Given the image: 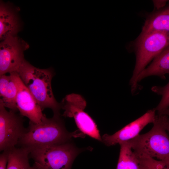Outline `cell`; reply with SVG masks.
<instances>
[{"instance_id": "cell-12", "label": "cell", "mask_w": 169, "mask_h": 169, "mask_svg": "<svg viewBox=\"0 0 169 169\" xmlns=\"http://www.w3.org/2000/svg\"><path fill=\"white\" fill-rule=\"evenodd\" d=\"M16 72L0 75V101L6 108L16 112L18 110L16 99L18 86L16 79Z\"/></svg>"}, {"instance_id": "cell-4", "label": "cell", "mask_w": 169, "mask_h": 169, "mask_svg": "<svg viewBox=\"0 0 169 169\" xmlns=\"http://www.w3.org/2000/svg\"><path fill=\"white\" fill-rule=\"evenodd\" d=\"M169 44V33L155 31L141 32L135 43L136 59L132 76L130 80L131 92L138 87L136 79L148 64Z\"/></svg>"}, {"instance_id": "cell-18", "label": "cell", "mask_w": 169, "mask_h": 169, "mask_svg": "<svg viewBox=\"0 0 169 169\" xmlns=\"http://www.w3.org/2000/svg\"><path fill=\"white\" fill-rule=\"evenodd\" d=\"M145 169H169V163L152 158H139Z\"/></svg>"}, {"instance_id": "cell-22", "label": "cell", "mask_w": 169, "mask_h": 169, "mask_svg": "<svg viewBox=\"0 0 169 169\" xmlns=\"http://www.w3.org/2000/svg\"><path fill=\"white\" fill-rule=\"evenodd\" d=\"M161 114H164L169 116V108L163 112Z\"/></svg>"}, {"instance_id": "cell-13", "label": "cell", "mask_w": 169, "mask_h": 169, "mask_svg": "<svg viewBox=\"0 0 169 169\" xmlns=\"http://www.w3.org/2000/svg\"><path fill=\"white\" fill-rule=\"evenodd\" d=\"M169 74V44L153 60L152 62L139 75L136 83L149 76L155 75L163 77Z\"/></svg>"}, {"instance_id": "cell-20", "label": "cell", "mask_w": 169, "mask_h": 169, "mask_svg": "<svg viewBox=\"0 0 169 169\" xmlns=\"http://www.w3.org/2000/svg\"><path fill=\"white\" fill-rule=\"evenodd\" d=\"M168 1L166 0H153L152 2L156 10H158L164 8Z\"/></svg>"}, {"instance_id": "cell-11", "label": "cell", "mask_w": 169, "mask_h": 169, "mask_svg": "<svg viewBox=\"0 0 169 169\" xmlns=\"http://www.w3.org/2000/svg\"><path fill=\"white\" fill-rule=\"evenodd\" d=\"M20 24L16 8L9 4L1 2L0 5V38L3 40L17 36Z\"/></svg>"}, {"instance_id": "cell-21", "label": "cell", "mask_w": 169, "mask_h": 169, "mask_svg": "<svg viewBox=\"0 0 169 169\" xmlns=\"http://www.w3.org/2000/svg\"><path fill=\"white\" fill-rule=\"evenodd\" d=\"M166 130L169 133V116L167 115V118L166 124Z\"/></svg>"}, {"instance_id": "cell-10", "label": "cell", "mask_w": 169, "mask_h": 169, "mask_svg": "<svg viewBox=\"0 0 169 169\" xmlns=\"http://www.w3.org/2000/svg\"><path fill=\"white\" fill-rule=\"evenodd\" d=\"M16 77L18 86L16 104L20 115L27 117L30 121L34 123H40L45 115L42 113L40 106L21 80L18 73Z\"/></svg>"}, {"instance_id": "cell-2", "label": "cell", "mask_w": 169, "mask_h": 169, "mask_svg": "<svg viewBox=\"0 0 169 169\" xmlns=\"http://www.w3.org/2000/svg\"><path fill=\"white\" fill-rule=\"evenodd\" d=\"M18 73L42 110L49 108L54 115H60L61 104L56 100L52 88L54 74L51 69L36 68L25 60Z\"/></svg>"}, {"instance_id": "cell-3", "label": "cell", "mask_w": 169, "mask_h": 169, "mask_svg": "<svg viewBox=\"0 0 169 169\" xmlns=\"http://www.w3.org/2000/svg\"><path fill=\"white\" fill-rule=\"evenodd\" d=\"M167 118L164 114L156 115L149 131L128 141L138 158H156L169 163V137L166 128Z\"/></svg>"}, {"instance_id": "cell-14", "label": "cell", "mask_w": 169, "mask_h": 169, "mask_svg": "<svg viewBox=\"0 0 169 169\" xmlns=\"http://www.w3.org/2000/svg\"><path fill=\"white\" fill-rule=\"evenodd\" d=\"M155 31L169 33V5L152 13L146 18L141 32Z\"/></svg>"}, {"instance_id": "cell-9", "label": "cell", "mask_w": 169, "mask_h": 169, "mask_svg": "<svg viewBox=\"0 0 169 169\" xmlns=\"http://www.w3.org/2000/svg\"><path fill=\"white\" fill-rule=\"evenodd\" d=\"M156 112L155 109L149 110L114 134L112 135L105 134L101 137V141L110 146L135 138L146 126L154 122L156 116Z\"/></svg>"}, {"instance_id": "cell-8", "label": "cell", "mask_w": 169, "mask_h": 169, "mask_svg": "<svg viewBox=\"0 0 169 169\" xmlns=\"http://www.w3.org/2000/svg\"><path fill=\"white\" fill-rule=\"evenodd\" d=\"M29 47L26 42L17 36L3 40L0 44V75L18 73L25 60L24 51Z\"/></svg>"}, {"instance_id": "cell-19", "label": "cell", "mask_w": 169, "mask_h": 169, "mask_svg": "<svg viewBox=\"0 0 169 169\" xmlns=\"http://www.w3.org/2000/svg\"><path fill=\"white\" fill-rule=\"evenodd\" d=\"M9 150L4 151L0 155V169H7Z\"/></svg>"}, {"instance_id": "cell-1", "label": "cell", "mask_w": 169, "mask_h": 169, "mask_svg": "<svg viewBox=\"0 0 169 169\" xmlns=\"http://www.w3.org/2000/svg\"><path fill=\"white\" fill-rule=\"evenodd\" d=\"M85 136L79 130L68 131L60 115H54L49 118L45 116L39 123L29 121L26 131L18 145L29 150L64 144L71 141L73 138H83Z\"/></svg>"}, {"instance_id": "cell-15", "label": "cell", "mask_w": 169, "mask_h": 169, "mask_svg": "<svg viewBox=\"0 0 169 169\" xmlns=\"http://www.w3.org/2000/svg\"><path fill=\"white\" fill-rule=\"evenodd\" d=\"M119 144L120 150L116 169H145L133 152L128 141Z\"/></svg>"}, {"instance_id": "cell-16", "label": "cell", "mask_w": 169, "mask_h": 169, "mask_svg": "<svg viewBox=\"0 0 169 169\" xmlns=\"http://www.w3.org/2000/svg\"><path fill=\"white\" fill-rule=\"evenodd\" d=\"M29 154L28 148L21 147L9 150L7 169H34L29 162Z\"/></svg>"}, {"instance_id": "cell-6", "label": "cell", "mask_w": 169, "mask_h": 169, "mask_svg": "<svg viewBox=\"0 0 169 169\" xmlns=\"http://www.w3.org/2000/svg\"><path fill=\"white\" fill-rule=\"evenodd\" d=\"M61 104V108L64 110L63 116L73 118L81 132L94 139L102 141L95 122L84 111L87 103L83 97L75 93L69 94L63 100Z\"/></svg>"}, {"instance_id": "cell-5", "label": "cell", "mask_w": 169, "mask_h": 169, "mask_svg": "<svg viewBox=\"0 0 169 169\" xmlns=\"http://www.w3.org/2000/svg\"><path fill=\"white\" fill-rule=\"evenodd\" d=\"M29 150L34 169H71L74 159L84 149L70 141Z\"/></svg>"}, {"instance_id": "cell-7", "label": "cell", "mask_w": 169, "mask_h": 169, "mask_svg": "<svg viewBox=\"0 0 169 169\" xmlns=\"http://www.w3.org/2000/svg\"><path fill=\"white\" fill-rule=\"evenodd\" d=\"M21 115L10 110L7 111L0 101V151L9 150L18 145L25 133Z\"/></svg>"}, {"instance_id": "cell-17", "label": "cell", "mask_w": 169, "mask_h": 169, "mask_svg": "<svg viewBox=\"0 0 169 169\" xmlns=\"http://www.w3.org/2000/svg\"><path fill=\"white\" fill-rule=\"evenodd\" d=\"M151 90L153 92L162 96L159 103L155 109L158 115H160L169 108V81L165 86H154Z\"/></svg>"}]
</instances>
